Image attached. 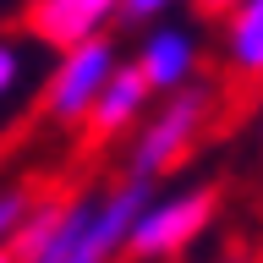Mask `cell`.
<instances>
[{
	"mask_svg": "<svg viewBox=\"0 0 263 263\" xmlns=\"http://www.w3.org/2000/svg\"><path fill=\"white\" fill-rule=\"evenodd\" d=\"M148 197H154V186H148V181H132V176L110 181L104 192L71 197L61 230L22 263H115L126 252V230H132V219L143 214Z\"/></svg>",
	"mask_w": 263,
	"mask_h": 263,
	"instance_id": "1",
	"label": "cell"
},
{
	"mask_svg": "<svg viewBox=\"0 0 263 263\" xmlns=\"http://www.w3.org/2000/svg\"><path fill=\"white\" fill-rule=\"evenodd\" d=\"M214 115H219V88H209V82H186L176 93H164L159 104H148V115L137 121V132L126 143V176L148 181V186L159 176H170L203 143Z\"/></svg>",
	"mask_w": 263,
	"mask_h": 263,
	"instance_id": "2",
	"label": "cell"
},
{
	"mask_svg": "<svg viewBox=\"0 0 263 263\" xmlns=\"http://www.w3.org/2000/svg\"><path fill=\"white\" fill-rule=\"evenodd\" d=\"M214 214H219V186H209V181L181 186V192H164V197H148L143 214L126 230V258H137V263L176 258V252H186L214 225Z\"/></svg>",
	"mask_w": 263,
	"mask_h": 263,
	"instance_id": "3",
	"label": "cell"
},
{
	"mask_svg": "<svg viewBox=\"0 0 263 263\" xmlns=\"http://www.w3.org/2000/svg\"><path fill=\"white\" fill-rule=\"evenodd\" d=\"M115 66H121V55H115V39H110V33L61 49V61H55V71H49V82H44L39 110H44L55 126H82V115L93 110L99 88L110 82Z\"/></svg>",
	"mask_w": 263,
	"mask_h": 263,
	"instance_id": "4",
	"label": "cell"
},
{
	"mask_svg": "<svg viewBox=\"0 0 263 263\" xmlns=\"http://www.w3.org/2000/svg\"><path fill=\"white\" fill-rule=\"evenodd\" d=\"M121 16V0H28L16 28L49 49H71L82 39H99Z\"/></svg>",
	"mask_w": 263,
	"mask_h": 263,
	"instance_id": "5",
	"label": "cell"
},
{
	"mask_svg": "<svg viewBox=\"0 0 263 263\" xmlns=\"http://www.w3.org/2000/svg\"><path fill=\"white\" fill-rule=\"evenodd\" d=\"M148 104H154V88L143 82V71H137L132 61H121L110 71V82L99 88L93 110L82 115V143H88V148H104V143H115V137L137 132V121L148 115Z\"/></svg>",
	"mask_w": 263,
	"mask_h": 263,
	"instance_id": "6",
	"label": "cell"
},
{
	"mask_svg": "<svg viewBox=\"0 0 263 263\" xmlns=\"http://www.w3.org/2000/svg\"><path fill=\"white\" fill-rule=\"evenodd\" d=\"M132 66L143 71V82L154 93H176V88L197 82V39H192V28H176V22L154 28Z\"/></svg>",
	"mask_w": 263,
	"mask_h": 263,
	"instance_id": "7",
	"label": "cell"
},
{
	"mask_svg": "<svg viewBox=\"0 0 263 263\" xmlns=\"http://www.w3.org/2000/svg\"><path fill=\"white\" fill-rule=\"evenodd\" d=\"M225 28V71L236 88L258 93L263 88V0H236Z\"/></svg>",
	"mask_w": 263,
	"mask_h": 263,
	"instance_id": "8",
	"label": "cell"
},
{
	"mask_svg": "<svg viewBox=\"0 0 263 263\" xmlns=\"http://www.w3.org/2000/svg\"><path fill=\"white\" fill-rule=\"evenodd\" d=\"M49 186H39V181H16V186H0V247L16 241V230H22V219L33 214V203L44 197Z\"/></svg>",
	"mask_w": 263,
	"mask_h": 263,
	"instance_id": "9",
	"label": "cell"
},
{
	"mask_svg": "<svg viewBox=\"0 0 263 263\" xmlns=\"http://www.w3.org/2000/svg\"><path fill=\"white\" fill-rule=\"evenodd\" d=\"M170 6H181V0H121V22H159Z\"/></svg>",
	"mask_w": 263,
	"mask_h": 263,
	"instance_id": "10",
	"label": "cell"
},
{
	"mask_svg": "<svg viewBox=\"0 0 263 263\" xmlns=\"http://www.w3.org/2000/svg\"><path fill=\"white\" fill-rule=\"evenodd\" d=\"M16 77H22V49H16V44H0V99L16 88Z\"/></svg>",
	"mask_w": 263,
	"mask_h": 263,
	"instance_id": "11",
	"label": "cell"
},
{
	"mask_svg": "<svg viewBox=\"0 0 263 263\" xmlns=\"http://www.w3.org/2000/svg\"><path fill=\"white\" fill-rule=\"evenodd\" d=\"M186 6H192V11L203 16V22H225V16H230V6H236V0H186Z\"/></svg>",
	"mask_w": 263,
	"mask_h": 263,
	"instance_id": "12",
	"label": "cell"
},
{
	"mask_svg": "<svg viewBox=\"0 0 263 263\" xmlns=\"http://www.w3.org/2000/svg\"><path fill=\"white\" fill-rule=\"evenodd\" d=\"M0 263H16V258H11V252H6V247H0Z\"/></svg>",
	"mask_w": 263,
	"mask_h": 263,
	"instance_id": "13",
	"label": "cell"
},
{
	"mask_svg": "<svg viewBox=\"0 0 263 263\" xmlns=\"http://www.w3.org/2000/svg\"><path fill=\"white\" fill-rule=\"evenodd\" d=\"M230 263H247V258H230Z\"/></svg>",
	"mask_w": 263,
	"mask_h": 263,
	"instance_id": "14",
	"label": "cell"
}]
</instances>
